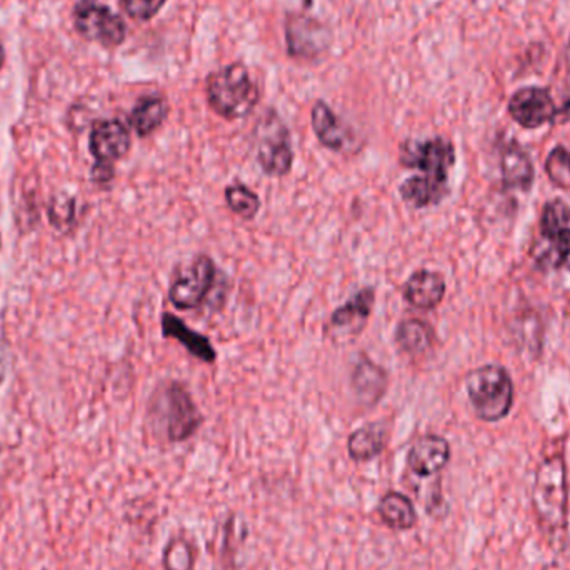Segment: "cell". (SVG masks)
Returning a JSON list of instances; mask_svg holds the SVG:
<instances>
[{
    "label": "cell",
    "instance_id": "cell-1",
    "mask_svg": "<svg viewBox=\"0 0 570 570\" xmlns=\"http://www.w3.org/2000/svg\"><path fill=\"white\" fill-rule=\"evenodd\" d=\"M207 104L226 120L250 116L261 100L259 87L243 63H229L207 77Z\"/></svg>",
    "mask_w": 570,
    "mask_h": 570
},
{
    "label": "cell",
    "instance_id": "cell-2",
    "mask_svg": "<svg viewBox=\"0 0 570 570\" xmlns=\"http://www.w3.org/2000/svg\"><path fill=\"white\" fill-rule=\"evenodd\" d=\"M465 391L475 415L484 422L502 421L514 404L511 375L499 365H484L469 372Z\"/></svg>",
    "mask_w": 570,
    "mask_h": 570
},
{
    "label": "cell",
    "instance_id": "cell-3",
    "mask_svg": "<svg viewBox=\"0 0 570 570\" xmlns=\"http://www.w3.org/2000/svg\"><path fill=\"white\" fill-rule=\"evenodd\" d=\"M568 478L561 455L542 462L535 474L532 504L539 521L549 532L564 531L568 522Z\"/></svg>",
    "mask_w": 570,
    "mask_h": 570
},
{
    "label": "cell",
    "instance_id": "cell-4",
    "mask_svg": "<svg viewBox=\"0 0 570 570\" xmlns=\"http://www.w3.org/2000/svg\"><path fill=\"white\" fill-rule=\"evenodd\" d=\"M254 153L267 177L288 176L294 166L291 132L276 110H267L254 127Z\"/></svg>",
    "mask_w": 570,
    "mask_h": 570
},
{
    "label": "cell",
    "instance_id": "cell-5",
    "mask_svg": "<svg viewBox=\"0 0 570 570\" xmlns=\"http://www.w3.org/2000/svg\"><path fill=\"white\" fill-rule=\"evenodd\" d=\"M132 137L126 124L117 119L99 120L90 130L89 149L96 164L92 167V180L97 184L112 183L116 176V163L129 154Z\"/></svg>",
    "mask_w": 570,
    "mask_h": 570
},
{
    "label": "cell",
    "instance_id": "cell-6",
    "mask_svg": "<svg viewBox=\"0 0 570 570\" xmlns=\"http://www.w3.org/2000/svg\"><path fill=\"white\" fill-rule=\"evenodd\" d=\"M213 257L199 254L186 266L177 267L169 287V301L177 311H196L209 297L217 283Z\"/></svg>",
    "mask_w": 570,
    "mask_h": 570
},
{
    "label": "cell",
    "instance_id": "cell-7",
    "mask_svg": "<svg viewBox=\"0 0 570 570\" xmlns=\"http://www.w3.org/2000/svg\"><path fill=\"white\" fill-rule=\"evenodd\" d=\"M73 26L83 39L107 49L119 47L127 36V26L122 17L96 0H79L76 3Z\"/></svg>",
    "mask_w": 570,
    "mask_h": 570
},
{
    "label": "cell",
    "instance_id": "cell-8",
    "mask_svg": "<svg viewBox=\"0 0 570 570\" xmlns=\"http://www.w3.org/2000/svg\"><path fill=\"white\" fill-rule=\"evenodd\" d=\"M164 429L167 442L183 444L199 432L204 424V415L194 402L186 385L180 382H169L163 394Z\"/></svg>",
    "mask_w": 570,
    "mask_h": 570
},
{
    "label": "cell",
    "instance_id": "cell-9",
    "mask_svg": "<svg viewBox=\"0 0 570 570\" xmlns=\"http://www.w3.org/2000/svg\"><path fill=\"white\" fill-rule=\"evenodd\" d=\"M399 163L407 169L421 170L422 176L449 183V174L455 164V147L444 137L405 140L399 149Z\"/></svg>",
    "mask_w": 570,
    "mask_h": 570
},
{
    "label": "cell",
    "instance_id": "cell-10",
    "mask_svg": "<svg viewBox=\"0 0 570 570\" xmlns=\"http://www.w3.org/2000/svg\"><path fill=\"white\" fill-rule=\"evenodd\" d=\"M285 40L292 57L302 60L317 59L331 46L332 33L314 17L294 13L285 23Z\"/></svg>",
    "mask_w": 570,
    "mask_h": 570
},
{
    "label": "cell",
    "instance_id": "cell-11",
    "mask_svg": "<svg viewBox=\"0 0 570 570\" xmlns=\"http://www.w3.org/2000/svg\"><path fill=\"white\" fill-rule=\"evenodd\" d=\"M509 114L524 129H539L558 117L551 92L542 87H524L509 100Z\"/></svg>",
    "mask_w": 570,
    "mask_h": 570
},
{
    "label": "cell",
    "instance_id": "cell-12",
    "mask_svg": "<svg viewBox=\"0 0 570 570\" xmlns=\"http://www.w3.org/2000/svg\"><path fill=\"white\" fill-rule=\"evenodd\" d=\"M375 287L361 288L345 304L332 312L328 327L335 338L357 337L367 327L375 305Z\"/></svg>",
    "mask_w": 570,
    "mask_h": 570
},
{
    "label": "cell",
    "instance_id": "cell-13",
    "mask_svg": "<svg viewBox=\"0 0 570 570\" xmlns=\"http://www.w3.org/2000/svg\"><path fill=\"white\" fill-rule=\"evenodd\" d=\"M451 444L438 434L415 439L407 452V468L417 478L428 479L441 474L451 461Z\"/></svg>",
    "mask_w": 570,
    "mask_h": 570
},
{
    "label": "cell",
    "instance_id": "cell-14",
    "mask_svg": "<svg viewBox=\"0 0 570 570\" xmlns=\"http://www.w3.org/2000/svg\"><path fill=\"white\" fill-rule=\"evenodd\" d=\"M311 124L315 137L325 149L332 153H344L352 149L355 142L351 127L331 109L324 100H317L311 109Z\"/></svg>",
    "mask_w": 570,
    "mask_h": 570
},
{
    "label": "cell",
    "instance_id": "cell-15",
    "mask_svg": "<svg viewBox=\"0 0 570 570\" xmlns=\"http://www.w3.org/2000/svg\"><path fill=\"white\" fill-rule=\"evenodd\" d=\"M352 391L364 405L379 404L387 394L391 379L382 365L375 364L367 354H358L351 374Z\"/></svg>",
    "mask_w": 570,
    "mask_h": 570
},
{
    "label": "cell",
    "instance_id": "cell-16",
    "mask_svg": "<svg viewBox=\"0 0 570 570\" xmlns=\"http://www.w3.org/2000/svg\"><path fill=\"white\" fill-rule=\"evenodd\" d=\"M448 284L441 273L417 269L405 281L402 295L411 307L417 311H434L444 301Z\"/></svg>",
    "mask_w": 570,
    "mask_h": 570
},
{
    "label": "cell",
    "instance_id": "cell-17",
    "mask_svg": "<svg viewBox=\"0 0 570 570\" xmlns=\"http://www.w3.org/2000/svg\"><path fill=\"white\" fill-rule=\"evenodd\" d=\"M391 431L385 422H368L355 429L347 439V454L357 464L374 461L387 449Z\"/></svg>",
    "mask_w": 570,
    "mask_h": 570
},
{
    "label": "cell",
    "instance_id": "cell-18",
    "mask_svg": "<svg viewBox=\"0 0 570 570\" xmlns=\"http://www.w3.org/2000/svg\"><path fill=\"white\" fill-rule=\"evenodd\" d=\"M160 327H163L164 337L176 338L194 357L206 362V364H216L217 352L213 342L206 335L187 327L183 318L170 314V312H164L163 317H160Z\"/></svg>",
    "mask_w": 570,
    "mask_h": 570
},
{
    "label": "cell",
    "instance_id": "cell-19",
    "mask_svg": "<svg viewBox=\"0 0 570 570\" xmlns=\"http://www.w3.org/2000/svg\"><path fill=\"white\" fill-rule=\"evenodd\" d=\"M402 203L412 209L439 206L449 196V183L429 176H412L399 186Z\"/></svg>",
    "mask_w": 570,
    "mask_h": 570
},
{
    "label": "cell",
    "instance_id": "cell-20",
    "mask_svg": "<svg viewBox=\"0 0 570 570\" xmlns=\"http://www.w3.org/2000/svg\"><path fill=\"white\" fill-rule=\"evenodd\" d=\"M377 514L382 524L394 532L412 531L419 522L414 502L399 491H387L379 499Z\"/></svg>",
    "mask_w": 570,
    "mask_h": 570
},
{
    "label": "cell",
    "instance_id": "cell-21",
    "mask_svg": "<svg viewBox=\"0 0 570 570\" xmlns=\"http://www.w3.org/2000/svg\"><path fill=\"white\" fill-rule=\"evenodd\" d=\"M169 102L163 96H144L137 100L129 114V124L137 136H153L160 129L169 117Z\"/></svg>",
    "mask_w": 570,
    "mask_h": 570
},
{
    "label": "cell",
    "instance_id": "cell-22",
    "mask_svg": "<svg viewBox=\"0 0 570 570\" xmlns=\"http://www.w3.org/2000/svg\"><path fill=\"white\" fill-rule=\"evenodd\" d=\"M434 328L422 318H404L399 322L394 332L395 345L409 357L428 354L434 345Z\"/></svg>",
    "mask_w": 570,
    "mask_h": 570
},
{
    "label": "cell",
    "instance_id": "cell-23",
    "mask_svg": "<svg viewBox=\"0 0 570 570\" xmlns=\"http://www.w3.org/2000/svg\"><path fill=\"white\" fill-rule=\"evenodd\" d=\"M502 180L509 189L528 193L534 183V166L531 157L518 144L505 147L501 157Z\"/></svg>",
    "mask_w": 570,
    "mask_h": 570
},
{
    "label": "cell",
    "instance_id": "cell-24",
    "mask_svg": "<svg viewBox=\"0 0 570 570\" xmlns=\"http://www.w3.org/2000/svg\"><path fill=\"white\" fill-rule=\"evenodd\" d=\"M227 207L243 220H254L261 213V197L246 184H229L224 190Z\"/></svg>",
    "mask_w": 570,
    "mask_h": 570
},
{
    "label": "cell",
    "instance_id": "cell-25",
    "mask_svg": "<svg viewBox=\"0 0 570 570\" xmlns=\"http://www.w3.org/2000/svg\"><path fill=\"white\" fill-rule=\"evenodd\" d=\"M197 551L193 541L176 535L167 542L163 552L164 570H194L196 569Z\"/></svg>",
    "mask_w": 570,
    "mask_h": 570
},
{
    "label": "cell",
    "instance_id": "cell-26",
    "mask_svg": "<svg viewBox=\"0 0 570 570\" xmlns=\"http://www.w3.org/2000/svg\"><path fill=\"white\" fill-rule=\"evenodd\" d=\"M570 209L564 200L556 199L546 204L541 216V237L556 239L570 229Z\"/></svg>",
    "mask_w": 570,
    "mask_h": 570
},
{
    "label": "cell",
    "instance_id": "cell-27",
    "mask_svg": "<svg viewBox=\"0 0 570 570\" xmlns=\"http://www.w3.org/2000/svg\"><path fill=\"white\" fill-rule=\"evenodd\" d=\"M546 173L554 186L570 190V150L559 146L546 159Z\"/></svg>",
    "mask_w": 570,
    "mask_h": 570
},
{
    "label": "cell",
    "instance_id": "cell-28",
    "mask_svg": "<svg viewBox=\"0 0 570 570\" xmlns=\"http://www.w3.org/2000/svg\"><path fill=\"white\" fill-rule=\"evenodd\" d=\"M166 2L167 0H120V6L130 19L147 22L160 12Z\"/></svg>",
    "mask_w": 570,
    "mask_h": 570
},
{
    "label": "cell",
    "instance_id": "cell-29",
    "mask_svg": "<svg viewBox=\"0 0 570 570\" xmlns=\"http://www.w3.org/2000/svg\"><path fill=\"white\" fill-rule=\"evenodd\" d=\"M3 379H6V364H3L2 357H0V384H2Z\"/></svg>",
    "mask_w": 570,
    "mask_h": 570
},
{
    "label": "cell",
    "instance_id": "cell-30",
    "mask_svg": "<svg viewBox=\"0 0 570 570\" xmlns=\"http://www.w3.org/2000/svg\"><path fill=\"white\" fill-rule=\"evenodd\" d=\"M3 60H6V50H3L2 42H0V69H2Z\"/></svg>",
    "mask_w": 570,
    "mask_h": 570
},
{
    "label": "cell",
    "instance_id": "cell-31",
    "mask_svg": "<svg viewBox=\"0 0 570 570\" xmlns=\"http://www.w3.org/2000/svg\"><path fill=\"white\" fill-rule=\"evenodd\" d=\"M564 267H568V269L570 271V247H569L568 257H566Z\"/></svg>",
    "mask_w": 570,
    "mask_h": 570
},
{
    "label": "cell",
    "instance_id": "cell-32",
    "mask_svg": "<svg viewBox=\"0 0 570 570\" xmlns=\"http://www.w3.org/2000/svg\"><path fill=\"white\" fill-rule=\"evenodd\" d=\"M0 250H2V234H0Z\"/></svg>",
    "mask_w": 570,
    "mask_h": 570
}]
</instances>
